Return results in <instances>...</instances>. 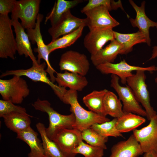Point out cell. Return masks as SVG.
<instances>
[{"mask_svg": "<svg viewBox=\"0 0 157 157\" xmlns=\"http://www.w3.org/2000/svg\"><path fill=\"white\" fill-rule=\"evenodd\" d=\"M77 91L66 90L61 101L69 104L70 110L74 114L75 121L73 128L81 132L95 123H102L110 120L108 118L91 111H88L80 105L78 100Z\"/></svg>", "mask_w": 157, "mask_h": 157, "instance_id": "1", "label": "cell"}, {"mask_svg": "<svg viewBox=\"0 0 157 157\" xmlns=\"http://www.w3.org/2000/svg\"><path fill=\"white\" fill-rule=\"evenodd\" d=\"M32 105L35 110L47 114L49 124L48 127L46 128L45 130L47 135L51 140L59 130L64 128H73L75 118L72 113L68 115H62L51 107L49 101L39 98Z\"/></svg>", "mask_w": 157, "mask_h": 157, "instance_id": "2", "label": "cell"}, {"mask_svg": "<svg viewBox=\"0 0 157 157\" xmlns=\"http://www.w3.org/2000/svg\"><path fill=\"white\" fill-rule=\"evenodd\" d=\"M46 65L45 62L40 64H33L32 66L28 69L7 70L2 73L0 77H3L10 75L24 76L34 81L46 83L51 87L55 94L61 101L67 90L55 84L49 78L45 69Z\"/></svg>", "mask_w": 157, "mask_h": 157, "instance_id": "3", "label": "cell"}, {"mask_svg": "<svg viewBox=\"0 0 157 157\" xmlns=\"http://www.w3.org/2000/svg\"><path fill=\"white\" fill-rule=\"evenodd\" d=\"M145 72L142 70L136 71L135 74L127 79L126 83L138 102L144 108L146 117L150 120L157 113L150 104L149 92L145 82L146 76Z\"/></svg>", "mask_w": 157, "mask_h": 157, "instance_id": "4", "label": "cell"}, {"mask_svg": "<svg viewBox=\"0 0 157 157\" xmlns=\"http://www.w3.org/2000/svg\"><path fill=\"white\" fill-rule=\"evenodd\" d=\"M30 92L26 82L21 76H13L9 79H0V93L3 100L21 104Z\"/></svg>", "mask_w": 157, "mask_h": 157, "instance_id": "5", "label": "cell"}, {"mask_svg": "<svg viewBox=\"0 0 157 157\" xmlns=\"http://www.w3.org/2000/svg\"><path fill=\"white\" fill-rule=\"evenodd\" d=\"M41 2L40 0L17 1L11 13V18L19 19L25 29L34 28L39 13Z\"/></svg>", "mask_w": 157, "mask_h": 157, "instance_id": "6", "label": "cell"}, {"mask_svg": "<svg viewBox=\"0 0 157 157\" xmlns=\"http://www.w3.org/2000/svg\"><path fill=\"white\" fill-rule=\"evenodd\" d=\"M43 17L44 16L42 14L39 13L35 28L26 29V31L32 43L33 44H36L37 45V48L35 49L34 51L38 53L37 60L38 63H40L41 59L45 61L47 65L46 71L49 74L51 81L54 83L55 81V76L54 74L56 72L50 63L49 55L50 53L47 45L44 42L40 31V24Z\"/></svg>", "mask_w": 157, "mask_h": 157, "instance_id": "7", "label": "cell"}, {"mask_svg": "<svg viewBox=\"0 0 157 157\" xmlns=\"http://www.w3.org/2000/svg\"><path fill=\"white\" fill-rule=\"evenodd\" d=\"M119 78L114 74L111 75L110 86L117 92L119 98L122 102L124 113H132L142 117L147 114L137 100L132 91L128 85L123 86L119 83Z\"/></svg>", "mask_w": 157, "mask_h": 157, "instance_id": "8", "label": "cell"}, {"mask_svg": "<svg viewBox=\"0 0 157 157\" xmlns=\"http://www.w3.org/2000/svg\"><path fill=\"white\" fill-rule=\"evenodd\" d=\"M96 67L102 74H111L117 76L123 84L126 83L127 79L133 74L132 73L133 71L142 70L152 72L157 71V67L155 65L147 67L131 65L128 63L125 60L117 63H106Z\"/></svg>", "mask_w": 157, "mask_h": 157, "instance_id": "9", "label": "cell"}, {"mask_svg": "<svg viewBox=\"0 0 157 157\" xmlns=\"http://www.w3.org/2000/svg\"><path fill=\"white\" fill-rule=\"evenodd\" d=\"M8 15H0V57L14 60L17 52L15 38Z\"/></svg>", "mask_w": 157, "mask_h": 157, "instance_id": "10", "label": "cell"}, {"mask_svg": "<svg viewBox=\"0 0 157 157\" xmlns=\"http://www.w3.org/2000/svg\"><path fill=\"white\" fill-rule=\"evenodd\" d=\"M108 8L101 6L85 12V26L90 31L96 29H113L119 24V23L109 13Z\"/></svg>", "mask_w": 157, "mask_h": 157, "instance_id": "11", "label": "cell"}, {"mask_svg": "<svg viewBox=\"0 0 157 157\" xmlns=\"http://www.w3.org/2000/svg\"><path fill=\"white\" fill-rule=\"evenodd\" d=\"M58 65L61 71L76 73L85 76L90 67L85 55L72 50L67 51L61 55Z\"/></svg>", "mask_w": 157, "mask_h": 157, "instance_id": "12", "label": "cell"}, {"mask_svg": "<svg viewBox=\"0 0 157 157\" xmlns=\"http://www.w3.org/2000/svg\"><path fill=\"white\" fill-rule=\"evenodd\" d=\"M51 140L58 145L66 157H75L77 154L73 151L83 140L81 132L74 128L59 130Z\"/></svg>", "mask_w": 157, "mask_h": 157, "instance_id": "13", "label": "cell"}, {"mask_svg": "<svg viewBox=\"0 0 157 157\" xmlns=\"http://www.w3.org/2000/svg\"><path fill=\"white\" fill-rule=\"evenodd\" d=\"M149 121L146 126L133 131V134L144 153L157 152V114Z\"/></svg>", "mask_w": 157, "mask_h": 157, "instance_id": "14", "label": "cell"}, {"mask_svg": "<svg viewBox=\"0 0 157 157\" xmlns=\"http://www.w3.org/2000/svg\"><path fill=\"white\" fill-rule=\"evenodd\" d=\"M113 29H96L90 31L85 36L83 40L85 47L91 54L96 53L103 48L109 41L114 40Z\"/></svg>", "mask_w": 157, "mask_h": 157, "instance_id": "15", "label": "cell"}, {"mask_svg": "<svg viewBox=\"0 0 157 157\" xmlns=\"http://www.w3.org/2000/svg\"><path fill=\"white\" fill-rule=\"evenodd\" d=\"M85 18L74 16L69 10L55 25L48 29V32L52 40H53L74 31L81 26L85 25Z\"/></svg>", "mask_w": 157, "mask_h": 157, "instance_id": "16", "label": "cell"}, {"mask_svg": "<svg viewBox=\"0 0 157 157\" xmlns=\"http://www.w3.org/2000/svg\"><path fill=\"white\" fill-rule=\"evenodd\" d=\"M129 2L136 13L135 18H130L131 24L133 27L138 28L139 31L144 35L146 39V44L148 46H150L151 41L149 36V29L151 27L157 28V22L152 21L146 15L145 10V1L142 2L140 6H138L132 0H129Z\"/></svg>", "mask_w": 157, "mask_h": 157, "instance_id": "17", "label": "cell"}, {"mask_svg": "<svg viewBox=\"0 0 157 157\" xmlns=\"http://www.w3.org/2000/svg\"><path fill=\"white\" fill-rule=\"evenodd\" d=\"M12 26L15 34L17 51L20 56L29 57L33 64L38 63L31 48L28 36L25 31V28L16 18H11Z\"/></svg>", "mask_w": 157, "mask_h": 157, "instance_id": "18", "label": "cell"}, {"mask_svg": "<svg viewBox=\"0 0 157 157\" xmlns=\"http://www.w3.org/2000/svg\"><path fill=\"white\" fill-rule=\"evenodd\" d=\"M111 151L109 157H138L144 153L133 134L126 140L114 144Z\"/></svg>", "mask_w": 157, "mask_h": 157, "instance_id": "19", "label": "cell"}, {"mask_svg": "<svg viewBox=\"0 0 157 157\" xmlns=\"http://www.w3.org/2000/svg\"><path fill=\"white\" fill-rule=\"evenodd\" d=\"M55 81L58 85L77 91H81L88 84L85 76L78 73L65 71L63 73L56 72Z\"/></svg>", "mask_w": 157, "mask_h": 157, "instance_id": "20", "label": "cell"}, {"mask_svg": "<svg viewBox=\"0 0 157 157\" xmlns=\"http://www.w3.org/2000/svg\"><path fill=\"white\" fill-rule=\"evenodd\" d=\"M123 47L122 44L115 39L96 53L91 55V62L95 67L106 63H113Z\"/></svg>", "mask_w": 157, "mask_h": 157, "instance_id": "21", "label": "cell"}, {"mask_svg": "<svg viewBox=\"0 0 157 157\" xmlns=\"http://www.w3.org/2000/svg\"><path fill=\"white\" fill-rule=\"evenodd\" d=\"M17 134V138L26 142L30 148L28 157H44L42 143L38 137V133L31 127Z\"/></svg>", "mask_w": 157, "mask_h": 157, "instance_id": "22", "label": "cell"}, {"mask_svg": "<svg viewBox=\"0 0 157 157\" xmlns=\"http://www.w3.org/2000/svg\"><path fill=\"white\" fill-rule=\"evenodd\" d=\"M115 40L123 46L120 54H127L131 52L135 44L147 43L144 35L141 31L130 33H122L114 31Z\"/></svg>", "mask_w": 157, "mask_h": 157, "instance_id": "23", "label": "cell"}, {"mask_svg": "<svg viewBox=\"0 0 157 157\" xmlns=\"http://www.w3.org/2000/svg\"><path fill=\"white\" fill-rule=\"evenodd\" d=\"M33 117L29 114L14 112L4 115L2 117L7 127L17 133L31 127L30 117Z\"/></svg>", "mask_w": 157, "mask_h": 157, "instance_id": "24", "label": "cell"}, {"mask_svg": "<svg viewBox=\"0 0 157 157\" xmlns=\"http://www.w3.org/2000/svg\"><path fill=\"white\" fill-rule=\"evenodd\" d=\"M83 1L82 0H57L51 11L46 17L45 24L49 20L51 26H54L67 12Z\"/></svg>", "mask_w": 157, "mask_h": 157, "instance_id": "25", "label": "cell"}, {"mask_svg": "<svg viewBox=\"0 0 157 157\" xmlns=\"http://www.w3.org/2000/svg\"><path fill=\"white\" fill-rule=\"evenodd\" d=\"M117 119L116 127L121 133L133 131L146 121L142 116L132 113H124Z\"/></svg>", "mask_w": 157, "mask_h": 157, "instance_id": "26", "label": "cell"}, {"mask_svg": "<svg viewBox=\"0 0 157 157\" xmlns=\"http://www.w3.org/2000/svg\"><path fill=\"white\" fill-rule=\"evenodd\" d=\"M108 91L106 89L94 90L83 97V102L90 111L106 117L104 110L103 100Z\"/></svg>", "mask_w": 157, "mask_h": 157, "instance_id": "27", "label": "cell"}, {"mask_svg": "<svg viewBox=\"0 0 157 157\" xmlns=\"http://www.w3.org/2000/svg\"><path fill=\"white\" fill-rule=\"evenodd\" d=\"M103 106L106 116L109 115L114 118H118L124 113L121 100L114 93L108 90L104 97Z\"/></svg>", "mask_w": 157, "mask_h": 157, "instance_id": "28", "label": "cell"}, {"mask_svg": "<svg viewBox=\"0 0 157 157\" xmlns=\"http://www.w3.org/2000/svg\"><path fill=\"white\" fill-rule=\"evenodd\" d=\"M85 26L83 25L69 34L52 40L47 45L50 53L56 49L65 48L74 44L81 36Z\"/></svg>", "mask_w": 157, "mask_h": 157, "instance_id": "29", "label": "cell"}, {"mask_svg": "<svg viewBox=\"0 0 157 157\" xmlns=\"http://www.w3.org/2000/svg\"><path fill=\"white\" fill-rule=\"evenodd\" d=\"M36 127L42 139L44 155L51 157H66L58 145L47 135L44 125L38 122Z\"/></svg>", "mask_w": 157, "mask_h": 157, "instance_id": "30", "label": "cell"}, {"mask_svg": "<svg viewBox=\"0 0 157 157\" xmlns=\"http://www.w3.org/2000/svg\"><path fill=\"white\" fill-rule=\"evenodd\" d=\"M117 120V118H114L111 120L102 123H95L90 128L104 137H123L122 133L119 132L116 128Z\"/></svg>", "mask_w": 157, "mask_h": 157, "instance_id": "31", "label": "cell"}, {"mask_svg": "<svg viewBox=\"0 0 157 157\" xmlns=\"http://www.w3.org/2000/svg\"><path fill=\"white\" fill-rule=\"evenodd\" d=\"M83 140L87 143L94 146L101 147L104 150L107 149L106 143L108 140V137L101 135L90 127L84 130L81 132Z\"/></svg>", "mask_w": 157, "mask_h": 157, "instance_id": "32", "label": "cell"}, {"mask_svg": "<svg viewBox=\"0 0 157 157\" xmlns=\"http://www.w3.org/2000/svg\"><path fill=\"white\" fill-rule=\"evenodd\" d=\"M104 150L101 147L90 145L82 140L73 152L76 154H81L85 157H103Z\"/></svg>", "mask_w": 157, "mask_h": 157, "instance_id": "33", "label": "cell"}, {"mask_svg": "<svg viewBox=\"0 0 157 157\" xmlns=\"http://www.w3.org/2000/svg\"><path fill=\"white\" fill-rule=\"evenodd\" d=\"M19 113L28 115L26 109L22 106L16 105L10 101L0 100V117L12 113Z\"/></svg>", "mask_w": 157, "mask_h": 157, "instance_id": "34", "label": "cell"}, {"mask_svg": "<svg viewBox=\"0 0 157 157\" xmlns=\"http://www.w3.org/2000/svg\"><path fill=\"white\" fill-rule=\"evenodd\" d=\"M112 1V0H89L87 4L81 10V12L84 13L86 11L102 6L107 7L109 11H111Z\"/></svg>", "mask_w": 157, "mask_h": 157, "instance_id": "35", "label": "cell"}, {"mask_svg": "<svg viewBox=\"0 0 157 157\" xmlns=\"http://www.w3.org/2000/svg\"><path fill=\"white\" fill-rule=\"evenodd\" d=\"M16 0H0V15H8L12 13L15 7Z\"/></svg>", "mask_w": 157, "mask_h": 157, "instance_id": "36", "label": "cell"}, {"mask_svg": "<svg viewBox=\"0 0 157 157\" xmlns=\"http://www.w3.org/2000/svg\"><path fill=\"white\" fill-rule=\"evenodd\" d=\"M151 56L149 60H151L157 57V46H154L153 48Z\"/></svg>", "mask_w": 157, "mask_h": 157, "instance_id": "37", "label": "cell"}, {"mask_svg": "<svg viewBox=\"0 0 157 157\" xmlns=\"http://www.w3.org/2000/svg\"><path fill=\"white\" fill-rule=\"evenodd\" d=\"M143 157H157V152L153 151L145 153Z\"/></svg>", "mask_w": 157, "mask_h": 157, "instance_id": "38", "label": "cell"}, {"mask_svg": "<svg viewBox=\"0 0 157 157\" xmlns=\"http://www.w3.org/2000/svg\"><path fill=\"white\" fill-rule=\"evenodd\" d=\"M155 83L156 84V86L157 87V76L156 77V78L155 79Z\"/></svg>", "mask_w": 157, "mask_h": 157, "instance_id": "39", "label": "cell"}, {"mask_svg": "<svg viewBox=\"0 0 157 157\" xmlns=\"http://www.w3.org/2000/svg\"><path fill=\"white\" fill-rule=\"evenodd\" d=\"M44 157H51L49 156L45 155Z\"/></svg>", "mask_w": 157, "mask_h": 157, "instance_id": "40", "label": "cell"}]
</instances>
